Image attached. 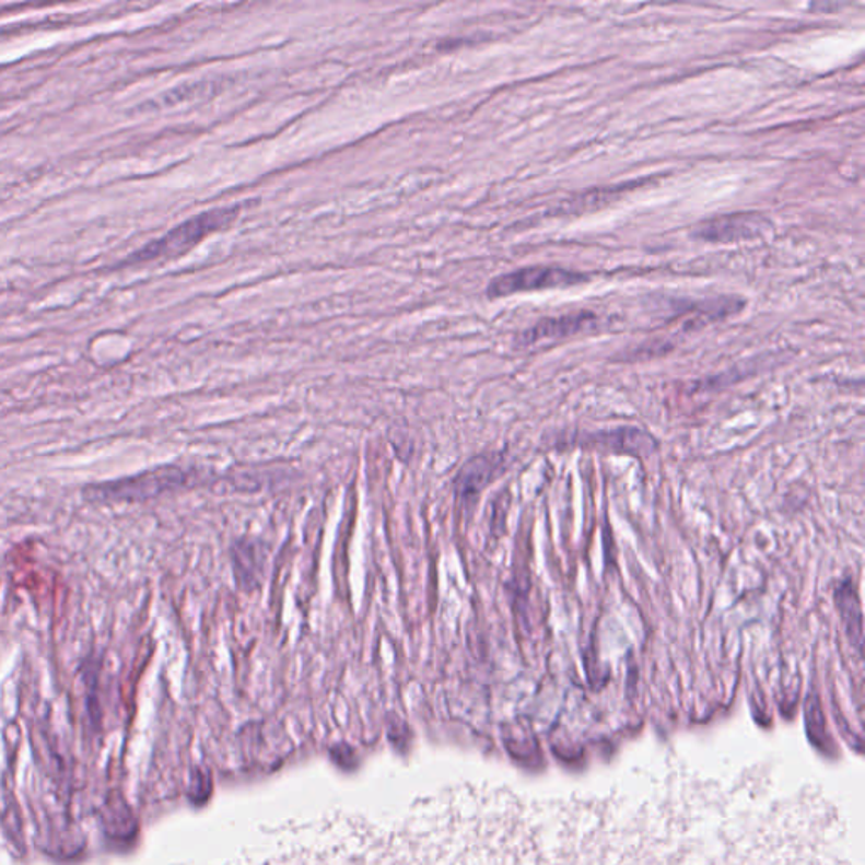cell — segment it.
Masks as SVG:
<instances>
[{
	"label": "cell",
	"mask_w": 865,
	"mask_h": 865,
	"mask_svg": "<svg viewBox=\"0 0 865 865\" xmlns=\"http://www.w3.org/2000/svg\"><path fill=\"white\" fill-rule=\"evenodd\" d=\"M765 227L768 222L756 213H734L700 223L699 227L694 229V237L700 241L727 244V242L758 237Z\"/></svg>",
	"instance_id": "5b68a950"
},
{
	"label": "cell",
	"mask_w": 865,
	"mask_h": 865,
	"mask_svg": "<svg viewBox=\"0 0 865 865\" xmlns=\"http://www.w3.org/2000/svg\"><path fill=\"white\" fill-rule=\"evenodd\" d=\"M835 597L837 607H839L840 613H842L843 622H845V628H848L849 638H851L852 643L857 646V650L862 651V612L854 585H852V583H843V585H840L839 591H837Z\"/></svg>",
	"instance_id": "9c48e42d"
},
{
	"label": "cell",
	"mask_w": 865,
	"mask_h": 865,
	"mask_svg": "<svg viewBox=\"0 0 865 865\" xmlns=\"http://www.w3.org/2000/svg\"><path fill=\"white\" fill-rule=\"evenodd\" d=\"M499 467H501L499 455H479V457L468 460L455 479V491H457L458 498L465 499V501L477 498L494 479Z\"/></svg>",
	"instance_id": "52a82bcc"
},
{
	"label": "cell",
	"mask_w": 865,
	"mask_h": 865,
	"mask_svg": "<svg viewBox=\"0 0 865 865\" xmlns=\"http://www.w3.org/2000/svg\"><path fill=\"white\" fill-rule=\"evenodd\" d=\"M238 215V207L229 209H217L212 212H204L194 219L186 220L185 223L173 229L170 234L164 235L160 241L149 244L144 249L139 250L132 256V260H154L160 257H178L197 246L198 242L203 241L207 235L219 229L225 227L235 217Z\"/></svg>",
	"instance_id": "3957f363"
},
{
	"label": "cell",
	"mask_w": 865,
	"mask_h": 865,
	"mask_svg": "<svg viewBox=\"0 0 865 865\" xmlns=\"http://www.w3.org/2000/svg\"><path fill=\"white\" fill-rule=\"evenodd\" d=\"M595 322H597V316L591 312L557 316V318H545L538 322L531 330L524 331L521 342L531 346V343L541 342V340L572 337V335L594 327Z\"/></svg>",
	"instance_id": "8992f818"
},
{
	"label": "cell",
	"mask_w": 865,
	"mask_h": 865,
	"mask_svg": "<svg viewBox=\"0 0 865 865\" xmlns=\"http://www.w3.org/2000/svg\"><path fill=\"white\" fill-rule=\"evenodd\" d=\"M197 468L160 467L129 479L114 482L93 483L83 489V498L90 502H135L156 498L164 492L178 491L200 482Z\"/></svg>",
	"instance_id": "7a4b0ae2"
},
{
	"label": "cell",
	"mask_w": 865,
	"mask_h": 865,
	"mask_svg": "<svg viewBox=\"0 0 865 865\" xmlns=\"http://www.w3.org/2000/svg\"><path fill=\"white\" fill-rule=\"evenodd\" d=\"M232 560H234L238 585L244 588L256 587L265 560V554L260 553L259 548L253 541L242 539L232 548Z\"/></svg>",
	"instance_id": "ba28073f"
},
{
	"label": "cell",
	"mask_w": 865,
	"mask_h": 865,
	"mask_svg": "<svg viewBox=\"0 0 865 865\" xmlns=\"http://www.w3.org/2000/svg\"><path fill=\"white\" fill-rule=\"evenodd\" d=\"M480 865L858 864L823 793L676 761L591 792H504Z\"/></svg>",
	"instance_id": "6da1fadb"
},
{
	"label": "cell",
	"mask_w": 865,
	"mask_h": 865,
	"mask_svg": "<svg viewBox=\"0 0 865 865\" xmlns=\"http://www.w3.org/2000/svg\"><path fill=\"white\" fill-rule=\"evenodd\" d=\"M587 276L557 266H531V268L517 269L492 279L487 288V296L505 297L517 293H531V291L553 290V288H569L585 283Z\"/></svg>",
	"instance_id": "277c9868"
}]
</instances>
